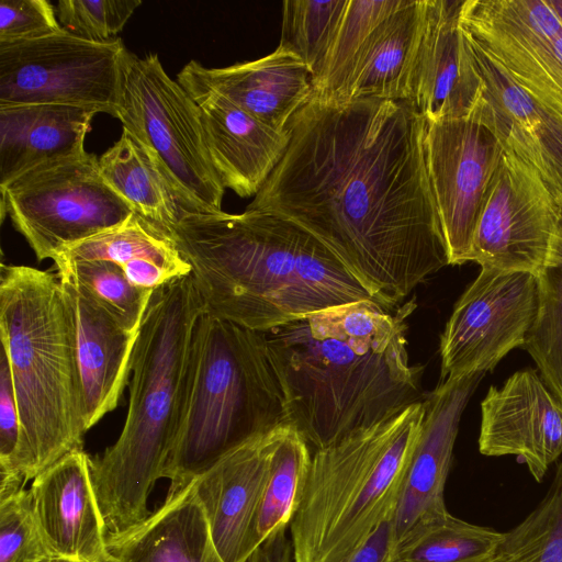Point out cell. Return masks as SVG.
<instances>
[{
	"mask_svg": "<svg viewBox=\"0 0 562 562\" xmlns=\"http://www.w3.org/2000/svg\"><path fill=\"white\" fill-rule=\"evenodd\" d=\"M288 128L284 156L246 210L310 232L390 308L449 266L426 120L412 101L312 94Z\"/></svg>",
	"mask_w": 562,
	"mask_h": 562,
	"instance_id": "6da1fadb",
	"label": "cell"
},
{
	"mask_svg": "<svg viewBox=\"0 0 562 562\" xmlns=\"http://www.w3.org/2000/svg\"><path fill=\"white\" fill-rule=\"evenodd\" d=\"M414 300L386 307L360 301L261 331L288 423L314 450L425 400L423 367L409 363Z\"/></svg>",
	"mask_w": 562,
	"mask_h": 562,
	"instance_id": "7a4b0ae2",
	"label": "cell"
},
{
	"mask_svg": "<svg viewBox=\"0 0 562 562\" xmlns=\"http://www.w3.org/2000/svg\"><path fill=\"white\" fill-rule=\"evenodd\" d=\"M161 233L191 267L205 312L256 331L353 302L380 303L314 235L270 212H183Z\"/></svg>",
	"mask_w": 562,
	"mask_h": 562,
	"instance_id": "3957f363",
	"label": "cell"
},
{
	"mask_svg": "<svg viewBox=\"0 0 562 562\" xmlns=\"http://www.w3.org/2000/svg\"><path fill=\"white\" fill-rule=\"evenodd\" d=\"M205 304L191 276L153 292L132 357L130 402L116 441L92 459L95 494L109 533L149 516L182 420L192 339Z\"/></svg>",
	"mask_w": 562,
	"mask_h": 562,
	"instance_id": "277c9868",
	"label": "cell"
},
{
	"mask_svg": "<svg viewBox=\"0 0 562 562\" xmlns=\"http://www.w3.org/2000/svg\"><path fill=\"white\" fill-rule=\"evenodd\" d=\"M0 338L12 376L21 434L12 469L34 480L83 449L74 318L57 273L1 265Z\"/></svg>",
	"mask_w": 562,
	"mask_h": 562,
	"instance_id": "5b68a950",
	"label": "cell"
},
{
	"mask_svg": "<svg viewBox=\"0 0 562 562\" xmlns=\"http://www.w3.org/2000/svg\"><path fill=\"white\" fill-rule=\"evenodd\" d=\"M285 423L261 331L205 312L194 329L182 420L164 472L168 494L232 449Z\"/></svg>",
	"mask_w": 562,
	"mask_h": 562,
	"instance_id": "8992f818",
	"label": "cell"
},
{
	"mask_svg": "<svg viewBox=\"0 0 562 562\" xmlns=\"http://www.w3.org/2000/svg\"><path fill=\"white\" fill-rule=\"evenodd\" d=\"M424 401L314 450L290 524L295 562H341L394 516Z\"/></svg>",
	"mask_w": 562,
	"mask_h": 562,
	"instance_id": "52a82bcc",
	"label": "cell"
},
{
	"mask_svg": "<svg viewBox=\"0 0 562 562\" xmlns=\"http://www.w3.org/2000/svg\"><path fill=\"white\" fill-rule=\"evenodd\" d=\"M117 120L157 154L184 212L223 211L225 188L211 161L200 108L157 54L132 55Z\"/></svg>",
	"mask_w": 562,
	"mask_h": 562,
	"instance_id": "ba28073f",
	"label": "cell"
},
{
	"mask_svg": "<svg viewBox=\"0 0 562 562\" xmlns=\"http://www.w3.org/2000/svg\"><path fill=\"white\" fill-rule=\"evenodd\" d=\"M2 220L38 261L123 223L134 213L103 179L99 157L88 151L52 162L0 188Z\"/></svg>",
	"mask_w": 562,
	"mask_h": 562,
	"instance_id": "9c48e42d",
	"label": "cell"
},
{
	"mask_svg": "<svg viewBox=\"0 0 562 562\" xmlns=\"http://www.w3.org/2000/svg\"><path fill=\"white\" fill-rule=\"evenodd\" d=\"M132 55L120 37L91 42L65 29L0 43V106L71 105L119 119Z\"/></svg>",
	"mask_w": 562,
	"mask_h": 562,
	"instance_id": "30bf717a",
	"label": "cell"
},
{
	"mask_svg": "<svg viewBox=\"0 0 562 562\" xmlns=\"http://www.w3.org/2000/svg\"><path fill=\"white\" fill-rule=\"evenodd\" d=\"M424 146L449 265L460 266L504 156L484 95L465 116L426 122Z\"/></svg>",
	"mask_w": 562,
	"mask_h": 562,
	"instance_id": "8fae6325",
	"label": "cell"
},
{
	"mask_svg": "<svg viewBox=\"0 0 562 562\" xmlns=\"http://www.w3.org/2000/svg\"><path fill=\"white\" fill-rule=\"evenodd\" d=\"M538 310L535 274L481 268L440 336V381L493 370L524 347Z\"/></svg>",
	"mask_w": 562,
	"mask_h": 562,
	"instance_id": "7c38bea8",
	"label": "cell"
},
{
	"mask_svg": "<svg viewBox=\"0 0 562 562\" xmlns=\"http://www.w3.org/2000/svg\"><path fill=\"white\" fill-rule=\"evenodd\" d=\"M562 234V209L540 177L504 150L483 204L469 261L535 276Z\"/></svg>",
	"mask_w": 562,
	"mask_h": 562,
	"instance_id": "4fadbf2b",
	"label": "cell"
},
{
	"mask_svg": "<svg viewBox=\"0 0 562 562\" xmlns=\"http://www.w3.org/2000/svg\"><path fill=\"white\" fill-rule=\"evenodd\" d=\"M460 26L518 85L562 115V23L548 0H463Z\"/></svg>",
	"mask_w": 562,
	"mask_h": 562,
	"instance_id": "5bb4252c",
	"label": "cell"
},
{
	"mask_svg": "<svg viewBox=\"0 0 562 562\" xmlns=\"http://www.w3.org/2000/svg\"><path fill=\"white\" fill-rule=\"evenodd\" d=\"M479 450L515 456L538 482L562 454V400L541 375L526 368L503 386H491L481 403Z\"/></svg>",
	"mask_w": 562,
	"mask_h": 562,
	"instance_id": "9a60e30c",
	"label": "cell"
},
{
	"mask_svg": "<svg viewBox=\"0 0 562 562\" xmlns=\"http://www.w3.org/2000/svg\"><path fill=\"white\" fill-rule=\"evenodd\" d=\"M484 374L447 378L426 394L424 418L392 519L393 549L417 522L448 510L445 487L459 423Z\"/></svg>",
	"mask_w": 562,
	"mask_h": 562,
	"instance_id": "2e32d148",
	"label": "cell"
},
{
	"mask_svg": "<svg viewBox=\"0 0 562 562\" xmlns=\"http://www.w3.org/2000/svg\"><path fill=\"white\" fill-rule=\"evenodd\" d=\"M283 425L232 449L193 480L213 542L224 562H244L256 549V519L271 454Z\"/></svg>",
	"mask_w": 562,
	"mask_h": 562,
	"instance_id": "e0dca14e",
	"label": "cell"
},
{
	"mask_svg": "<svg viewBox=\"0 0 562 562\" xmlns=\"http://www.w3.org/2000/svg\"><path fill=\"white\" fill-rule=\"evenodd\" d=\"M91 463L83 449L75 450L32 480L35 519L49 551L61 562H109V531Z\"/></svg>",
	"mask_w": 562,
	"mask_h": 562,
	"instance_id": "ac0fdd59",
	"label": "cell"
},
{
	"mask_svg": "<svg viewBox=\"0 0 562 562\" xmlns=\"http://www.w3.org/2000/svg\"><path fill=\"white\" fill-rule=\"evenodd\" d=\"M463 0H425L412 103L426 122L468 115L484 93L472 47L460 26Z\"/></svg>",
	"mask_w": 562,
	"mask_h": 562,
	"instance_id": "d6986e66",
	"label": "cell"
},
{
	"mask_svg": "<svg viewBox=\"0 0 562 562\" xmlns=\"http://www.w3.org/2000/svg\"><path fill=\"white\" fill-rule=\"evenodd\" d=\"M313 77L293 53L278 46L272 53L250 61L209 68L190 60L177 75L189 93L212 92L280 131H289L295 113L313 94Z\"/></svg>",
	"mask_w": 562,
	"mask_h": 562,
	"instance_id": "ffe728a7",
	"label": "cell"
},
{
	"mask_svg": "<svg viewBox=\"0 0 562 562\" xmlns=\"http://www.w3.org/2000/svg\"><path fill=\"white\" fill-rule=\"evenodd\" d=\"M468 41L504 150L535 170L562 209V115L525 90L475 43Z\"/></svg>",
	"mask_w": 562,
	"mask_h": 562,
	"instance_id": "44dd1931",
	"label": "cell"
},
{
	"mask_svg": "<svg viewBox=\"0 0 562 562\" xmlns=\"http://www.w3.org/2000/svg\"><path fill=\"white\" fill-rule=\"evenodd\" d=\"M57 276L74 318L82 418L88 431L119 405L128 383L138 333L124 327L70 278Z\"/></svg>",
	"mask_w": 562,
	"mask_h": 562,
	"instance_id": "7402d4cb",
	"label": "cell"
},
{
	"mask_svg": "<svg viewBox=\"0 0 562 562\" xmlns=\"http://www.w3.org/2000/svg\"><path fill=\"white\" fill-rule=\"evenodd\" d=\"M198 103L205 143L224 188L255 196L284 156L290 131H277L222 95L190 94Z\"/></svg>",
	"mask_w": 562,
	"mask_h": 562,
	"instance_id": "603a6c76",
	"label": "cell"
},
{
	"mask_svg": "<svg viewBox=\"0 0 562 562\" xmlns=\"http://www.w3.org/2000/svg\"><path fill=\"white\" fill-rule=\"evenodd\" d=\"M98 113L57 104L0 106V188L38 167L86 153L85 139Z\"/></svg>",
	"mask_w": 562,
	"mask_h": 562,
	"instance_id": "cb8c5ba5",
	"label": "cell"
},
{
	"mask_svg": "<svg viewBox=\"0 0 562 562\" xmlns=\"http://www.w3.org/2000/svg\"><path fill=\"white\" fill-rule=\"evenodd\" d=\"M109 562H224L193 481L138 525L108 533Z\"/></svg>",
	"mask_w": 562,
	"mask_h": 562,
	"instance_id": "d4e9b609",
	"label": "cell"
},
{
	"mask_svg": "<svg viewBox=\"0 0 562 562\" xmlns=\"http://www.w3.org/2000/svg\"><path fill=\"white\" fill-rule=\"evenodd\" d=\"M425 0H405L371 36L350 78L345 101H412Z\"/></svg>",
	"mask_w": 562,
	"mask_h": 562,
	"instance_id": "484cf974",
	"label": "cell"
},
{
	"mask_svg": "<svg viewBox=\"0 0 562 562\" xmlns=\"http://www.w3.org/2000/svg\"><path fill=\"white\" fill-rule=\"evenodd\" d=\"M86 260L114 262L133 284L151 291L191 273L172 243L135 212L120 225L65 249L53 261Z\"/></svg>",
	"mask_w": 562,
	"mask_h": 562,
	"instance_id": "4316f807",
	"label": "cell"
},
{
	"mask_svg": "<svg viewBox=\"0 0 562 562\" xmlns=\"http://www.w3.org/2000/svg\"><path fill=\"white\" fill-rule=\"evenodd\" d=\"M108 184L159 231L169 229L184 212L178 191L157 154L122 127L120 138L99 157Z\"/></svg>",
	"mask_w": 562,
	"mask_h": 562,
	"instance_id": "83f0119b",
	"label": "cell"
},
{
	"mask_svg": "<svg viewBox=\"0 0 562 562\" xmlns=\"http://www.w3.org/2000/svg\"><path fill=\"white\" fill-rule=\"evenodd\" d=\"M505 532L448 510L417 522L394 547L390 562H494Z\"/></svg>",
	"mask_w": 562,
	"mask_h": 562,
	"instance_id": "f1b7e54d",
	"label": "cell"
},
{
	"mask_svg": "<svg viewBox=\"0 0 562 562\" xmlns=\"http://www.w3.org/2000/svg\"><path fill=\"white\" fill-rule=\"evenodd\" d=\"M311 446L291 424L274 445L255 526L256 548L288 529L299 508L312 461Z\"/></svg>",
	"mask_w": 562,
	"mask_h": 562,
	"instance_id": "f546056e",
	"label": "cell"
},
{
	"mask_svg": "<svg viewBox=\"0 0 562 562\" xmlns=\"http://www.w3.org/2000/svg\"><path fill=\"white\" fill-rule=\"evenodd\" d=\"M405 0H348L322 66L313 77V95L341 102L350 78L375 30Z\"/></svg>",
	"mask_w": 562,
	"mask_h": 562,
	"instance_id": "4dcf8cb0",
	"label": "cell"
},
{
	"mask_svg": "<svg viewBox=\"0 0 562 562\" xmlns=\"http://www.w3.org/2000/svg\"><path fill=\"white\" fill-rule=\"evenodd\" d=\"M536 278L538 310L524 348L548 389L562 400V234Z\"/></svg>",
	"mask_w": 562,
	"mask_h": 562,
	"instance_id": "1f68e13d",
	"label": "cell"
},
{
	"mask_svg": "<svg viewBox=\"0 0 562 562\" xmlns=\"http://www.w3.org/2000/svg\"><path fill=\"white\" fill-rule=\"evenodd\" d=\"M494 562H562V463L537 507L505 539Z\"/></svg>",
	"mask_w": 562,
	"mask_h": 562,
	"instance_id": "d6a6232c",
	"label": "cell"
},
{
	"mask_svg": "<svg viewBox=\"0 0 562 562\" xmlns=\"http://www.w3.org/2000/svg\"><path fill=\"white\" fill-rule=\"evenodd\" d=\"M56 273L80 285L128 330L139 333L153 292L133 284L123 269L105 260L55 263Z\"/></svg>",
	"mask_w": 562,
	"mask_h": 562,
	"instance_id": "836d02e7",
	"label": "cell"
},
{
	"mask_svg": "<svg viewBox=\"0 0 562 562\" xmlns=\"http://www.w3.org/2000/svg\"><path fill=\"white\" fill-rule=\"evenodd\" d=\"M348 0H285L282 3L280 46L318 72L345 13Z\"/></svg>",
	"mask_w": 562,
	"mask_h": 562,
	"instance_id": "e575fe53",
	"label": "cell"
},
{
	"mask_svg": "<svg viewBox=\"0 0 562 562\" xmlns=\"http://www.w3.org/2000/svg\"><path fill=\"white\" fill-rule=\"evenodd\" d=\"M0 562H61L44 541L25 487L0 499Z\"/></svg>",
	"mask_w": 562,
	"mask_h": 562,
	"instance_id": "d590c367",
	"label": "cell"
},
{
	"mask_svg": "<svg viewBox=\"0 0 562 562\" xmlns=\"http://www.w3.org/2000/svg\"><path fill=\"white\" fill-rule=\"evenodd\" d=\"M140 4V0H59L56 13L66 31L102 43L116 38Z\"/></svg>",
	"mask_w": 562,
	"mask_h": 562,
	"instance_id": "8d00e7d4",
	"label": "cell"
},
{
	"mask_svg": "<svg viewBox=\"0 0 562 562\" xmlns=\"http://www.w3.org/2000/svg\"><path fill=\"white\" fill-rule=\"evenodd\" d=\"M63 30L47 0H1L0 43L44 37Z\"/></svg>",
	"mask_w": 562,
	"mask_h": 562,
	"instance_id": "74e56055",
	"label": "cell"
},
{
	"mask_svg": "<svg viewBox=\"0 0 562 562\" xmlns=\"http://www.w3.org/2000/svg\"><path fill=\"white\" fill-rule=\"evenodd\" d=\"M21 424L8 357L0 356V470H11L18 450Z\"/></svg>",
	"mask_w": 562,
	"mask_h": 562,
	"instance_id": "f35d334b",
	"label": "cell"
},
{
	"mask_svg": "<svg viewBox=\"0 0 562 562\" xmlns=\"http://www.w3.org/2000/svg\"><path fill=\"white\" fill-rule=\"evenodd\" d=\"M392 519L385 520L360 548L341 562H390L393 551Z\"/></svg>",
	"mask_w": 562,
	"mask_h": 562,
	"instance_id": "ab89813d",
	"label": "cell"
},
{
	"mask_svg": "<svg viewBox=\"0 0 562 562\" xmlns=\"http://www.w3.org/2000/svg\"><path fill=\"white\" fill-rule=\"evenodd\" d=\"M244 562H295L286 529L260 543Z\"/></svg>",
	"mask_w": 562,
	"mask_h": 562,
	"instance_id": "60d3db41",
	"label": "cell"
},
{
	"mask_svg": "<svg viewBox=\"0 0 562 562\" xmlns=\"http://www.w3.org/2000/svg\"><path fill=\"white\" fill-rule=\"evenodd\" d=\"M548 2L551 5V8L555 11L562 23V0H548Z\"/></svg>",
	"mask_w": 562,
	"mask_h": 562,
	"instance_id": "b9f144b4",
	"label": "cell"
}]
</instances>
